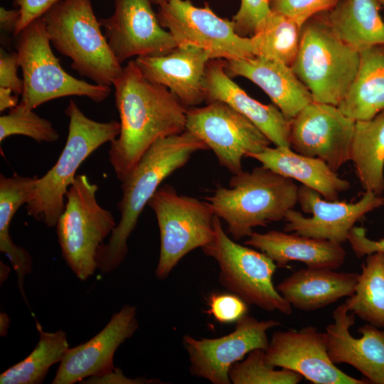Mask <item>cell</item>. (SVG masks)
Listing matches in <instances>:
<instances>
[{
    "label": "cell",
    "mask_w": 384,
    "mask_h": 384,
    "mask_svg": "<svg viewBox=\"0 0 384 384\" xmlns=\"http://www.w3.org/2000/svg\"><path fill=\"white\" fill-rule=\"evenodd\" d=\"M186 129L212 149L219 164L233 175L243 171L244 157L262 151L271 143L251 121L220 101L188 108Z\"/></svg>",
    "instance_id": "cell-12"
},
{
    "label": "cell",
    "mask_w": 384,
    "mask_h": 384,
    "mask_svg": "<svg viewBox=\"0 0 384 384\" xmlns=\"http://www.w3.org/2000/svg\"><path fill=\"white\" fill-rule=\"evenodd\" d=\"M139 327L137 309L125 305L91 339L69 348L60 363L53 384H73L114 370L113 358L119 346Z\"/></svg>",
    "instance_id": "cell-18"
},
{
    "label": "cell",
    "mask_w": 384,
    "mask_h": 384,
    "mask_svg": "<svg viewBox=\"0 0 384 384\" xmlns=\"http://www.w3.org/2000/svg\"><path fill=\"white\" fill-rule=\"evenodd\" d=\"M269 0H240L233 17L236 33L242 37L255 34L271 14Z\"/></svg>",
    "instance_id": "cell-36"
},
{
    "label": "cell",
    "mask_w": 384,
    "mask_h": 384,
    "mask_svg": "<svg viewBox=\"0 0 384 384\" xmlns=\"http://www.w3.org/2000/svg\"><path fill=\"white\" fill-rule=\"evenodd\" d=\"M359 60L360 52L338 39L319 13L302 26L291 67L314 102L338 106L355 79Z\"/></svg>",
    "instance_id": "cell-6"
},
{
    "label": "cell",
    "mask_w": 384,
    "mask_h": 384,
    "mask_svg": "<svg viewBox=\"0 0 384 384\" xmlns=\"http://www.w3.org/2000/svg\"><path fill=\"white\" fill-rule=\"evenodd\" d=\"M271 366L295 371L314 384H368L343 372L331 361L326 334L312 326L276 331L265 351Z\"/></svg>",
    "instance_id": "cell-17"
},
{
    "label": "cell",
    "mask_w": 384,
    "mask_h": 384,
    "mask_svg": "<svg viewBox=\"0 0 384 384\" xmlns=\"http://www.w3.org/2000/svg\"><path fill=\"white\" fill-rule=\"evenodd\" d=\"M265 350L250 351L242 361L235 363L229 371L233 384H297L303 376L286 368L275 370L267 363Z\"/></svg>",
    "instance_id": "cell-33"
},
{
    "label": "cell",
    "mask_w": 384,
    "mask_h": 384,
    "mask_svg": "<svg viewBox=\"0 0 384 384\" xmlns=\"http://www.w3.org/2000/svg\"><path fill=\"white\" fill-rule=\"evenodd\" d=\"M16 49L22 70L21 103L30 109L63 97H86L103 102L110 86L90 83L68 73L54 55L42 17L28 23L16 36Z\"/></svg>",
    "instance_id": "cell-7"
},
{
    "label": "cell",
    "mask_w": 384,
    "mask_h": 384,
    "mask_svg": "<svg viewBox=\"0 0 384 384\" xmlns=\"http://www.w3.org/2000/svg\"><path fill=\"white\" fill-rule=\"evenodd\" d=\"M209 309L206 311L222 324L236 322L247 314V304L235 294H213L208 300Z\"/></svg>",
    "instance_id": "cell-37"
},
{
    "label": "cell",
    "mask_w": 384,
    "mask_h": 384,
    "mask_svg": "<svg viewBox=\"0 0 384 384\" xmlns=\"http://www.w3.org/2000/svg\"><path fill=\"white\" fill-rule=\"evenodd\" d=\"M298 203L304 217L294 209L286 215L284 231L343 243L348 240L355 223L368 213L384 206V196L365 191L361 198L352 203L324 199L314 190L302 185Z\"/></svg>",
    "instance_id": "cell-16"
},
{
    "label": "cell",
    "mask_w": 384,
    "mask_h": 384,
    "mask_svg": "<svg viewBox=\"0 0 384 384\" xmlns=\"http://www.w3.org/2000/svg\"><path fill=\"white\" fill-rule=\"evenodd\" d=\"M97 190L86 175L76 176L55 225L63 257L82 281L97 270L98 250L117 225L112 213L98 203Z\"/></svg>",
    "instance_id": "cell-8"
},
{
    "label": "cell",
    "mask_w": 384,
    "mask_h": 384,
    "mask_svg": "<svg viewBox=\"0 0 384 384\" xmlns=\"http://www.w3.org/2000/svg\"><path fill=\"white\" fill-rule=\"evenodd\" d=\"M247 157L288 178L295 179L319 193L324 199L338 201L339 194L351 187L323 160L300 154L288 146H270Z\"/></svg>",
    "instance_id": "cell-25"
},
{
    "label": "cell",
    "mask_w": 384,
    "mask_h": 384,
    "mask_svg": "<svg viewBox=\"0 0 384 384\" xmlns=\"http://www.w3.org/2000/svg\"><path fill=\"white\" fill-rule=\"evenodd\" d=\"M280 324L273 319L259 321L247 314L236 321L231 333L215 338L183 337L189 357L190 373L213 384H230L229 371L236 362L255 349L267 350V331Z\"/></svg>",
    "instance_id": "cell-13"
},
{
    "label": "cell",
    "mask_w": 384,
    "mask_h": 384,
    "mask_svg": "<svg viewBox=\"0 0 384 384\" xmlns=\"http://www.w3.org/2000/svg\"><path fill=\"white\" fill-rule=\"evenodd\" d=\"M148 205L155 213L160 233L155 274L164 279L186 255L212 240L215 215L207 201L178 195L169 185L159 187Z\"/></svg>",
    "instance_id": "cell-10"
},
{
    "label": "cell",
    "mask_w": 384,
    "mask_h": 384,
    "mask_svg": "<svg viewBox=\"0 0 384 384\" xmlns=\"http://www.w3.org/2000/svg\"><path fill=\"white\" fill-rule=\"evenodd\" d=\"M38 177L14 174L0 176V251L6 255L16 270L20 291L24 299L25 276L32 270V259L24 248L16 245L9 234L11 221L18 209L31 198Z\"/></svg>",
    "instance_id": "cell-28"
},
{
    "label": "cell",
    "mask_w": 384,
    "mask_h": 384,
    "mask_svg": "<svg viewBox=\"0 0 384 384\" xmlns=\"http://www.w3.org/2000/svg\"><path fill=\"white\" fill-rule=\"evenodd\" d=\"M355 255L362 257L375 252H384V238L378 240L370 239L363 227H353L349 232L347 240Z\"/></svg>",
    "instance_id": "cell-40"
},
{
    "label": "cell",
    "mask_w": 384,
    "mask_h": 384,
    "mask_svg": "<svg viewBox=\"0 0 384 384\" xmlns=\"http://www.w3.org/2000/svg\"><path fill=\"white\" fill-rule=\"evenodd\" d=\"M301 28L292 19L272 12L262 26L249 36L253 57L277 60L291 66L299 49Z\"/></svg>",
    "instance_id": "cell-32"
},
{
    "label": "cell",
    "mask_w": 384,
    "mask_h": 384,
    "mask_svg": "<svg viewBox=\"0 0 384 384\" xmlns=\"http://www.w3.org/2000/svg\"><path fill=\"white\" fill-rule=\"evenodd\" d=\"M344 304L361 320L378 328L384 326V252L366 255L355 292Z\"/></svg>",
    "instance_id": "cell-31"
},
{
    "label": "cell",
    "mask_w": 384,
    "mask_h": 384,
    "mask_svg": "<svg viewBox=\"0 0 384 384\" xmlns=\"http://www.w3.org/2000/svg\"><path fill=\"white\" fill-rule=\"evenodd\" d=\"M113 86L120 132L108 155L122 182L156 140L186 130L188 108L166 87L146 79L134 60L123 67Z\"/></svg>",
    "instance_id": "cell-1"
},
{
    "label": "cell",
    "mask_w": 384,
    "mask_h": 384,
    "mask_svg": "<svg viewBox=\"0 0 384 384\" xmlns=\"http://www.w3.org/2000/svg\"><path fill=\"white\" fill-rule=\"evenodd\" d=\"M13 91L7 87H0V112L12 109L18 104V95H12Z\"/></svg>",
    "instance_id": "cell-43"
},
{
    "label": "cell",
    "mask_w": 384,
    "mask_h": 384,
    "mask_svg": "<svg viewBox=\"0 0 384 384\" xmlns=\"http://www.w3.org/2000/svg\"><path fill=\"white\" fill-rule=\"evenodd\" d=\"M358 274L306 267L294 272L276 289L292 307L311 311L353 294Z\"/></svg>",
    "instance_id": "cell-24"
},
{
    "label": "cell",
    "mask_w": 384,
    "mask_h": 384,
    "mask_svg": "<svg viewBox=\"0 0 384 384\" xmlns=\"http://www.w3.org/2000/svg\"><path fill=\"white\" fill-rule=\"evenodd\" d=\"M21 18V13L18 9H6L4 7L0 8V27L1 30L12 33L14 36L18 22Z\"/></svg>",
    "instance_id": "cell-42"
},
{
    "label": "cell",
    "mask_w": 384,
    "mask_h": 384,
    "mask_svg": "<svg viewBox=\"0 0 384 384\" xmlns=\"http://www.w3.org/2000/svg\"><path fill=\"white\" fill-rule=\"evenodd\" d=\"M156 15L177 46L201 48L210 59L253 57L250 38L239 36L233 20L220 18L208 4L198 7L190 0H169L159 6Z\"/></svg>",
    "instance_id": "cell-11"
},
{
    "label": "cell",
    "mask_w": 384,
    "mask_h": 384,
    "mask_svg": "<svg viewBox=\"0 0 384 384\" xmlns=\"http://www.w3.org/2000/svg\"><path fill=\"white\" fill-rule=\"evenodd\" d=\"M245 245L270 257L277 267L292 261L301 262L311 268L338 270L343 264L346 252L341 244L285 231L252 232Z\"/></svg>",
    "instance_id": "cell-23"
},
{
    "label": "cell",
    "mask_w": 384,
    "mask_h": 384,
    "mask_svg": "<svg viewBox=\"0 0 384 384\" xmlns=\"http://www.w3.org/2000/svg\"><path fill=\"white\" fill-rule=\"evenodd\" d=\"M206 149V144L187 129L159 139L148 149L122 181V197L117 205L120 219L107 243L98 250L97 270L107 274L120 266L128 253L127 240L161 183L184 166L193 154Z\"/></svg>",
    "instance_id": "cell-2"
},
{
    "label": "cell",
    "mask_w": 384,
    "mask_h": 384,
    "mask_svg": "<svg viewBox=\"0 0 384 384\" xmlns=\"http://www.w3.org/2000/svg\"><path fill=\"white\" fill-rule=\"evenodd\" d=\"M114 4L113 14L100 22L121 64L134 56L165 55L178 46L160 24L149 0H114Z\"/></svg>",
    "instance_id": "cell-15"
},
{
    "label": "cell",
    "mask_w": 384,
    "mask_h": 384,
    "mask_svg": "<svg viewBox=\"0 0 384 384\" xmlns=\"http://www.w3.org/2000/svg\"><path fill=\"white\" fill-rule=\"evenodd\" d=\"M213 225V238L201 249L217 262L221 285L247 304L267 311L291 314L292 306L273 284L277 267L274 262L262 252L235 242L225 232L216 215Z\"/></svg>",
    "instance_id": "cell-9"
},
{
    "label": "cell",
    "mask_w": 384,
    "mask_h": 384,
    "mask_svg": "<svg viewBox=\"0 0 384 384\" xmlns=\"http://www.w3.org/2000/svg\"><path fill=\"white\" fill-rule=\"evenodd\" d=\"M225 64L223 59L208 62L204 76L206 101L226 103L251 121L274 146L290 147V120L274 104L265 105L250 97L227 74Z\"/></svg>",
    "instance_id": "cell-21"
},
{
    "label": "cell",
    "mask_w": 384,
    "mask_h": 384,
    "mask_svg": "<svg viewBox=\"0 0 384 384\" xmlns=\"http://www.w3.org/2000/svg\"><path fill=\"white\" fill-rule=\"evenodd\" d=\"M228 186H218L205 199L236 240L249 237L255 227L284 220L298 203L299 187L292 179L263 166L234 174Z\"/></svg>",
    "instance_id": "cell-3"
},
{
    "label": "cell",
    "mask_w": 384,
    "mask_h": 384,
    "mask_svg": "<svg viewBox=\"0 0 384 384\" xmlns=\"http://www.w3.org/2000/svg\"><path fill=\"white\" fill-rule=\"evenodd\" d=\"M60 0H13L14 6L18 9L21 18L14 37L28 23L41 18Z\"/></svg>",
    "instance_id": "cell-39"
},
{
    "label": "cell",
    "mask_w": 384,
    "mask_h": 384,
    "mask_svg": "<svg viewBox=\"0 0 384 384\" xmlns=\"http://www.w3.org/2000/svg\"><path fill=\"white\" fill-rule=\"evenodd\" d=\"M82 383L92 384H145V383H161L156 379H147L145 378H129L125 376L119 368H114L107 373L100 376H93L81 382Z\"/></svg>",
    "instance_id": "cell-41"
},
{
    "label": "cell",
    "mask_w": 384,
    "mask_h": 384,
    "mask_svg": "<svg viewBox=\"0 0 384 384\" xmlns=\"http://www.w3.org/2000/svg\"><path fill=\"white\" fill-rule=\"evenodd\" d=\"M38 343L23 360L0 375L1 384H38L43 382L49 368L60 363L69 349L66 333L43 331L36 321Z\"/></svg>",
    "instance_id": "cell-30"
},
{
    "label": "cell",
    "mask_w": 384,
    "mask_h": 384,
    "mask_svg": "<svg viewBox=\"0 0 384 384\" xmlns=\"http://www.w3.org/2000/svg\"><path fill=\"white\" fill-rule=\"evenodd\" d=\"M383 328H384V326H383Z\"/></svg>",
    "instance_id": "cell-46"
},
{
    "label": "cell",
    "mask_w": 384,
    "mask_h": 384,
    "mask_svg": "<svg viewBox=\"0 0 384 384\" xmlns=\"http://www.w3.org/2000/svg\"><path fill=\"white\" fill-rule=\"evenodd\" d=\"M337 107L354 121L370 119L384 110V44L360 51L355 79Z\"/></svg>",
    "instance_id": "cell-27"
},
{
    "label": "cell",
    "mask_w": 384,
    "mask_h": 384,
    "mask_svg": "<svg viewBox=\"0 0 384 384\" xmlns=\"http://www.w3.org/2000/svg\"><path fill=\"white\" fill-rule=\"evenodd\" d=\"M13 135H23L37 142L52 143L59 134L52 123L21 102L0 117V142Z\"/></svg>",
    "instance_id": "cell-34"
},
{
    "label": "cell",
    "mask_w": 384,
    "mask_h": 384,
    "mask_svg": "<svg viewBox=\"0 0 384 384\" xmlns=\"http://www.w3.org/2000/svg\"><path fill=\"white\" fill-rule=\"evenodd\" d=\"M208 53L193 46H178L161 55L140 56L134 60L149 80L169 89L186 107L206 101L204 76Z\"/></svg>",
    "instance_id": "cell-20"
},
{
    "label": "cell",
    "mask_w": 384,
    "mask_h": 384,
    "mask_svg": "<svg viewBox=\"0 0 384 384\" xmlns=\"http://www.w3.org/2000/svg\"><path fill=\"white\" fill-rule=\"evenodd\" d=\"M225 71L230 77L245 78L260 87L289 120L313 102L292 67L281 61L261 57L226 60Z\"/></svg>",
    "instance_id": "cell-22"
},
{
    "label": "cell",
    "mask_w": 384,
    "mask_h": 384,
    "mask_svg": "<svg viewBox=\"0 0 384 384\" xmlns=\"http://www.w3.org/2000/svg\"><path fill=\"white\" fill-rule=\"evenodd\" d=\"M333 323L326 328L327 351L335 364L346 363L358 370L370 383L384 384V330L366 324L360 327L359 338L350 334L356 315L346 304L332 314Z\"/></svg>",
    "instance_id": "cell-19"
},
{
    "label": "cell",
    "mask_w": 384,
    "mask_h": 384,
    "mask_svg": "<svg viewBox=\"0 0 384 384\" xmlns=\"http://www.w3.org/2000/svg\"><path fill=\"white\" fill-rule=\"evenodd\" d=\"M339 0H269L272 12L285 16L299 26L310 18L332 9Z\"/></svg>",
    "instance_id": "cell-35"
},
{
    "label": "cell",
    "mask_w": 384,
    "mask_h": 384,
    "mask_svg": "<svg viewBox=\"0 0 384 384\" xmlns=\"http://www.w3.org/2000/svg\"><path fill=\"white\" fill-rule=\"evenodd\" d=\"M151 4L158 5L159 6L163 5L166 2H167L169 0H149Z\"/></svg>",
    "instance_id": "cell-44"
},
{
    "label": "cell",
    "mask_w": 384,
    "mask_h": 384,
    "mask_svg": "<svg viewBox=\"0 0 384 384\" xmlns=\"http://www.w3.org/2000/svg\"><path fill=\"white\" fill-rule=\"evenodd\" d=\"M65 113L69 118V125L64 148L53 167L42 177H38L33 194L26 204L28 215L48 228L56 225L65 208L66 193L80 166L97 149L115 139L120 132L119 122L93 120L73 100Z\"/></svg>",
    "instance_id": "cell-5"
},
{
    "label": "cell",
    "mask_w": 384,
    "mask_h": 384,
    "mask_svg": "<svg viewBox=\"0 0 384 384\" xmlns=\"http://www.w3.org/2000/svg\"><path fill=\"white\" fill-rule=\"evenodd\" d=\"M382 8L384 9V0H378Z\"/></svg>",
    "instance_id": "cell-45"
},
{
    "label": "cell",
    "mask_w": 384,
    "mask_h": 384,
    "mask_svg": "<svg viewBox=\"0 0 384 384\" xmlns=\"http://www.w3.org/2000/svg\"><path fill=\"white\" fill-rule=\"evenodd\" d=\"M350 160L365 191L384 192V110L370 119L356 121Z\"/></svg>",
    "instance_id": "cell-29"
},
{
    "label": "cell",
    "mask_w": 384,
    "mask_h": 384,
    "mask_svg": "<svg viewBox=\"0 0 384 384\" xmlns=\"http://www.w3.org/2000/svg\"><path fill=\"white\" fill-rule=\"evenodd\" d=\"M20 67L17 51L0 50V87L11 89L15 95L23 92V81L17 75Z\"/></svg>",
    "instance_id": "cell-38"
},
{
    "label": "cell",
    "mask_w": 384,
    "mask_h": 384,
    "mask_svg": "<svg viewBox=\"0 0 384 384\" xmlns=\"http://www.w3.org/2000/svg\"><path fill=\"white\" fill-rule=\"evenodd\" d=\"M378 0H339L322 12L332 33L342 42L360 52L384 44V21Z\"/></svg>",
    "instance_id": "cell-26"
},
{
    "label": "cell",
    "mask_w": 384,
    "mask_h": 384,
    "mask_svg": "<svg viewBox=\"0 0 384 384\" xmlns=\"http://www.w3.org/2000/svg\"><path fill=\"white\" fill-rule=\"evenodd\" d=\"M355 123L337 106L313 101L290 120V147L324 161L336 172L350 161Z\"/></svg>",
    "instance_id": "cell-14"
},
{
    "label": "cell",
    "mask_w": 384,
    "mask_h": 384,
    "mask_svg": "<svg viewBox=\"0 0 384 384\" xmlns=\"http://www.w3.org/2000/svg\"><path fill=\"white\" fill-rule=\"evenodd\" d=\"M51 45L94 83L112 86L123 67L110 48L91 0H60L42 16Z\"/></svg>",
    "instance_id": "cell-4"
}]
</instances>
